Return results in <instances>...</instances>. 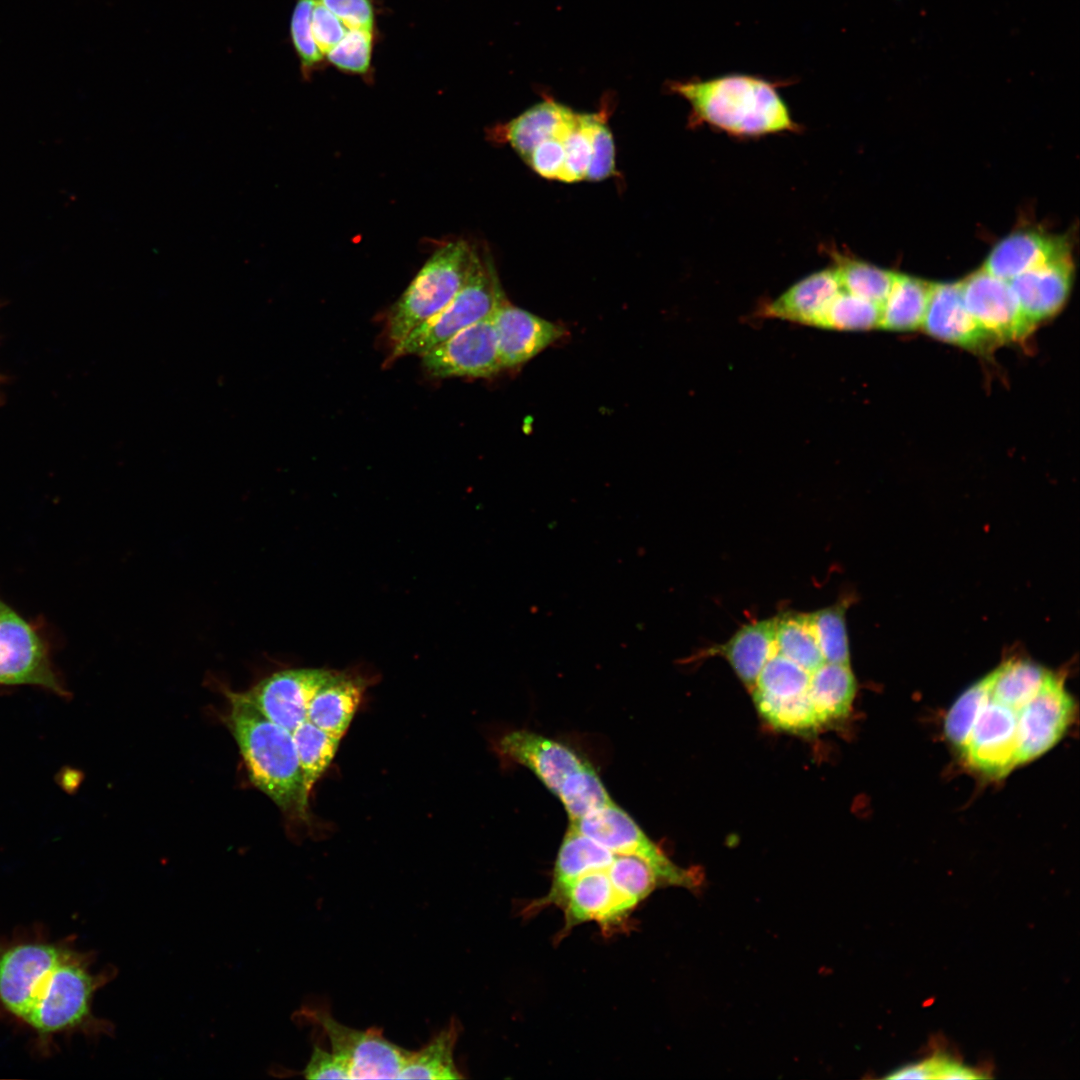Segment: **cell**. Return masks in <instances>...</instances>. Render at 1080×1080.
<instances>
[{
    "mask_svg": "<svg viewBox=\"0 0 1080 1080\" xmlns=\"http://www.w3.org/2000/svg\"><path fill=\"white\" fill-rule=\"evenodd\" d=\"M832 269L842 290L880 306L887 299L897 277V273L846 257H838Z\"/></svg>",
    "mask_w": 1080,
    "mask_h": 1080,
    "instance_id": "obj_32",
    "label": "cell"
},
{
    "mask_svg": "<svg viewBox=\"0 0 1080 1080\" xmlns=\"http://www.w3.org/2000/svg\"><path fill=\"white\" fill-rule=\"evenodd\" d=\"M228 724L252 784L282 811L304 817L308 795L292 733L265 717L242 693H229Z\"/></svg>",
    "mask_w": 1080,
    "mask_h": 1080,
    "instance_id": "obj_3",
    "label": "cell"
},
{
    "mask_svg": "<svg viewBox=\"0 0 1080 1080\" xmlns=\"http://www.w3.org/2000/svg\"><path fill=\"white\" fill-rule=\"evenodd\" d=\"M364 689L360 679L334 672L313 696L307 720L341 739L360 705Z\"/></svg>",
    "mask_w": 1080,
    "mask_h": 1080,
    "instance_id": "obj_23",
    "label": "cell"
},
{
    "mask_svg": "<svg viewBox=\"0 0 1080 1080\" xmlns=\"http://www.w3.org/2000/svg\"><path fill=\"white\" fill-rule=\"evenodd\" d=\"M593 114L577 113L576 125L563 139L565 162L560 180L577 182L585 179L591 156V127Z\"/></svg>",
    "mask_w": 1080,
    "mask_h": 1080,
    "instance_id": "obj_40",
    "label": "cell"
},
{
    "mask_svg": "<svg viewBox=\"0 0 1080 1080\" xmlns=\"http://www.w3.org/2000/svg\"><path fill=\"white\" fill-rule=\"evenodd\" d=\"M846 609L847 605L844 602H838L833 606L808 613L825 662L850 664L845 621Z\"/></svg>",
    "mask_w": 1080,
    "mask_h": 1080,
    "instance_id": "obj_37",
    "label": "cell"
},
{
    "mask_svg": "<svg viewBox=\"0 0 1080 1080\" xmlns=\"http://www.w3.org/2000/svg\"><path fill=\"white\" fill-rule=\"evenodd\" d=\"M374 34L375 31L349 29L326 54L327 61L343 72L368 74L371 68Z\"/></svg>",
    "mask_w": 1080,
    "mask_h": 1080,
    "instance_id": "obj_38",
    "label": "cell"
},
{
    "mask_svg": "<svg viewBox=\"0 0 1080 1080\" xmlns=\"http://www.w3.org/2000/svg\"><path fill=\"white\" fill-rule=\"evenodd\" d=\"M965 307L997 344L1018 342L1035 328L1006 280L983 268L959 282Z\"/></svg>",
    "mask_w": 1080,
    "mask_h": 1080,
    "instance_id": "obj_12",
    "label": "cell"
},
{
    "mask_svg": "<svg viewBox=\"0 0 1080 1080\" xmlns=\"http://www.w3.org/2000/svg\"><path fill=\"white\" fill-rule=\"evenodd\" d=\"M777 617L743 625L727 642L711 647L708 655L724 657L750 691L775 649Z\"/></svg>",
    "mask_w": 1080,
    "mask_h": 1080,
    "instance_id": "obj_21",
    "label": "cell"
},
{
    "mask_svg": "<svg viewBox=\"0 0 1080 1080\" xmlns=\"http://www.w3.org/2000/svg\"><path fill=\"white\" fill-rule=\"evenodd\" d=\"M570 826L613 854H635L643 857L656 870L663 886L673 885L692 889L701 883L700 872L674 864L646 836L637 823L614 802L575 821H570Z\"/></svg>",
    "mask_w": 1080,
    "mask_h": 1080,
    "instance_id": "obj_8",
    "label": "cell"
},
{
    "mask_svg": "<svg viewBox=\"0 0 1080 1080\" xmlns=\"http://www.w3.org/2000/svg\"><path fill=\"white\" fill-rule=\"evenodd\" d=\"M301 1015L323 1029L331 1051L347 1064L350 1079H397L409 1050L389 1041L381 1029L348 1027L320 1006L304 1007Z\"/></svg>",
    "mask_w": 1080,
    "mask_h": 1080,
    "instance_id": "obj_7",
    "label": "cell"
},
{
    "mask_svg": "<svg viewBox=\"0 0 1080 1080\" xmlns=\"http://www.w3.org/2000/svg\"><path fill=\"white\" fill-rule=\"evenodd\" d=\"M752 697L761 717L775 729L794 734H812L822 728L808 693L785 700L759 695Z\"/></svg>",
    "mask_w": 1080,
    "mask_h": 1080,
    "instance_id": "obj_34",
    "label": "cell"
},
{
    "mask_svg": "<svg viewBox=\"0 0 1080 1080\" xmlns=\"http://www.w3.org/2000/svg\"><path fill=\"white\" fill-rule=\"evenodd\" d=\"M607 873L614 888L636 905L663 886L653 866L635 854H614Z\"/></svg>",
    "mask_w": 1080,
    "mask_h": 1080,
    "instance_id": "obj_35",
    "label": "cell"
},
{
    "mask_svg": "<svg viewBox=\"0 0 1080 1080\" xmlns=\"http://www.w3.org/2000/svg\"><path fill=\"white\" fill-rule=\"evenodd\" d=\"M333 673L314 668L280 671L241 693L265 717L292 733L307 720L313 696Z\"/></svg>",
    "mask_w": 1080,
    "mask_h": 1080,
    "instance_id": "obj_14",
    "label": "cell"
},
{
    "mask_svg": "<svg viewBox=\"0 0 1080 1080\" xmlns=\"http://www.w3.org/2000/svg\"><path fill=\"white\" fill-rule=\"evenodd\" d=\"M615 173V144L601 113H594L591 127V156L585 179L600 181Z\"/></svg>",
    "mask_w": 1080,
    "mask_h": 1080,
    "instance_id": "obj_41",
    "label": "cell"
},
{
    "mask_svg": "<svg viewBox=\"0 0 1080 1080\" xmlns=\"http://www.w3.org/2000/svg\"><path fill=\"white\" fill-rule=\"evenodd\" d=\"M944 1056H934L919 1063L903 1066L890 1075L888 1079H939V1073Z\"/></svg>",
    "mask_w": 1080,
    "mask_h": 1080,
    "instance_id": "obj_46",
    "label": "cell"
},
{
    "mask_svg": "<svg viewBox=\"0 0 1080 1080\" xmlns=\"http://www.w3.org/2000/svg\"><path fill=\"white\" fill-rule=\"evenodd\" d=\"M313 5L314 0H296L290 20V39L305 78L318 69L324 59L312 35Z\"/></svg>",
    "mask_w": 1080,
    "mask_h": 1080,
    "instance_id": "obj_39",
    "label": "cell"
},
{
    "mask_svg": "<svg viewBox=\"0 0 1080 1080\" xmlns=\"http://www.w3.org/2000/svg\"><path fill=\"white\" fill-rule=\"evenodd\" d=\"M557 905L565 915L564 930L580 923L595 921L607 932L621 925L637 906L612 885L606 870H594L551 887L549 893L531 904L536 907Z\"/></svg>",
    "mask_w": 1080,
    "mask_h": 1080,
    "instance_id": "obj_10",
    "label": "cell"
},
{
    "mask_svg": "<svg viewBox=\"0 0 1080 1080\" xmlns=\"http://www.w3.org/2000/svg\"><path fill=\"white\" fill-rule=\"evenodd\" d=\"M433 378H488L503 369L491 316L482 319L421 355Z\"/></svg>",
    "mask_w": 1080,
    "mask_h": 1080,
    "instance_id": "obj_13",
    "label": "cell"
},
{
    "mask_svg": "<svg viewBox=\"0 0 1080 1080\" xmlns=\"http://www.w3.org/2000/svg\"><path fill=\"white\" fill-rule=\"evenodd\" d=\"M981 681L973 722L958 752L968 768L999 779L1018 766V722L1024 705L994 699L989 692L990 673Z\"/></svg>",
    "mask_w": 1080,
    "mask_h": 1080,
    "instance_id": "obj_6",
    "label": "cell"
},
{
    "mask_svg": "<svg viewBox=\"0 0 1080 1080\" xmlns=\"http://www.w3.org/2000/svg\"><path fill=\"white\" fill-rule=\"evenodd\" d=\"M461 1026L452 1018L446 1027L417 1051H408L397 1079L455 1080L463 1076L454 1060Z\"/></svg>",
    "mask_w": 1080,
    "mask_h": 1080,
    "instance_id": "obj_25",
    "label": "cell"
},
{
    "mask_svg": "<svg viewBox=\"0 0 1080 1080\" xmlns=\"http://www.w3.org/2000/svg\"><path fill=\"white\" fill-rule=\"evenodd\" d=\"M303 1075L307 1079H350L347 1064L319 1046H314Z\"/></svg>",
    "mask_w": 1080,
    "mask_h": 1080,
    "instance_id": "obj_45",
    "label": "cell"
},
{
    "mask_svg": "<svg viewBox=\"0 0 1080 1080\" xmlns=\"http://www.w3.org/2000/svg\"><path fill=\"white\" fill-rule=\"evenodd\" d=\"M504 296L492 263L478 257L465 284L450 303L394 346L387 362L423 355L459 331L491 316Z\"/></svg>",
    "mask_w": 1080,
    "mask_h": 1080,
    "instance_id": "obj_5",
    "label": "cell"
},
{
    "mask_svg": "<svg viewBox=\"0 0 1080 1080\" xmlns=\"http://www.w3.org/2000/svg\"><path fill=\"white\" fill-rule=\"evenodd\" d=\"M526 161L538 175L560 180L565 162L563 140L550 138L543 141L535 147Z\"/></svg>",
    "mask_w": 1080,
    "mask_h": 1080,
    "instance_id": "obj_44",
    "label": "cell"
},
{
    "mask_svg": "<svg viewBox=\"0 0 1080 1080\" xmlns=\"http://www.w3.org/2000/svg\"><path fill=\"white\" fill-rule=\"evenodd\" d=\"M1073 263L1066 254L1027 270L1008 281L1027 320L1037 324L1055 316L1071 290Z\"/></svg>",
    "mask_w": 1080,
    "mask_h": 1080,
    "instance_id": "obj_18",
    "label": "cell"
},
{
    "mask_svg": "<svg viewBox=\"0 0 1080 1080\" xmlns=\"http://www.w3.org/2000/svg\"><path fill=\"white\" fill-rule=\"evenodd\" d=\"M311 28L313 39L324 57L349 30L343 22L319 0H314Z\"/></svg>",
    "mask_w": 1080,
    "mask_h": 1080,
    "instance_id": "obj_42",
    "label": "cell"
},
{
    "mask_svg": "<svg viewBox=\"0 0 1080 1080\" xmlns=\"http://www.w3.org/2000/svg\"><path fill=\"white\" fill-rule=\"evenodd\" d=\"M304 784L310 793L314 784L332 762L340 739L310 721L302 722L292 732Z\"/></svg>",
    "mask_w": 1080,
    "mask_h": 1080,
    "instance_id": "obj_30",
    "label": "cell"
},
{
    "mask_svg": "<svg viewBox=\"0 0 1080 1080\" xmlns=\"http://www.w3.org/2000/svg\"><path fill=\"white\" fill-rule=\"evenodd\" d=\"M775 649L809 672L825 661L809 615L787 613L776 616Z\"/></svg>",
    "mask_w": 1080,
    "mask_h": 1080,
    "instance_id": "obj_29",
    "label": "cell"
},
{
    "mask_svg": "<svg viewBox=\"0 0 1080 1080\" xmlns=\"http://www.w3.org/2000/svg\"><path fill=\"white\" fill-rule=\"evenodd\" d=\"M348 29L375 31V12L371 0H319Z\"/></svg>",
    "mask_w": 1080,
    "mask_h": 1080,
    "instance_id": "obj_43",
    "label": "cell"
},
{
    "mask_svg": "<svg viewBox=\"0 0 1080 1080\" xmlns=\"http://www.w3.org/2000/svg\"><path fill=\"white\" fill-rule=\"evenodd\" d=\"M1049 673L1030 660L1010 659L990 672V695L1021 707L1039 691Z\"/></svg>",
    "mask_w": 1080,
    "mask_h": 1080,
    "instance_id": "obj_28",
    "label": "cell"
},
{
    "mask_svg": "<svg viewBox=\"0 0 1080 1080\" xmlns=\"http://www.w3.org/2000/svg\"><path fill=\"white\" fill-rule=\"evenodd\" d=\"M1070 253L1064 237L1036 231L1014 232L994 246L983 269L1010 281L1019 274Z\"/></svg>",
    "mask_w": 1080,
    "mask_h": 1080,
    "instance_id": "obj_19",
    "label": "cell"
},
{
    "mask_svg": "<svg viewBox=\"0 0 1080 1080\" xmlns=\"http://www.w3.org/2000/svg\"><path fill=\"white\" fill-rule=\"evenodd\" d=\"M577 113L555 101H544L524 111L502 128L505 141L526 160L543 141L563 140L576 125Z\"/></svg>",
    "mask_w": 1080,
    "mask_h": 1080,
    "instance_id": "obj_22",
    "label": "cell"
},
{
    "mask_svg": "<svg viewBox=\"0 0 1080 1080\" xmlns=\"http://www.w3.org/2000/svg\"><path fill=\"white\" fill-rule=\"evenodd\" d=\"M94 958L71 945L42 940L0 946V1007L41 1041L66 1032L111 1034L110 1022L92 1013L95 993L115 975L92 972Z\"/></svg>",
    "mask_w": 1080,
    "mask_h": 1080,
    "instance_id": "obj_1",
    "label": "cell"
},
{
    "mask_svg": "<svg viewBox=\"0 0 1080 1080\" xmlns=\"http://www.w3.org/2000/svg\"><path fill=\"white\" fill-rule=\"evenodd\" d=\"M503 758L529 768L553 794L585 762L568 746L527 730L505 734L498 742Z\"/></svg>",
    "mask_w": 1080,
    "mask_h": 1080,
    "instance_id": "obj_17",
    "label": "cell"
},
{
    "mask_svg": "<svg viewBox=\"0 0 1080 1080\" xmlns=\"http://www.w3.org/2000/svg\"><path fill=\"white\" fill-rule=\"evenodd\" d=\"M922 328L938 340L974 352H988L997 345L965 307L959 282L932 283Z\"/></svg>",
    "mask_w": 1080,
    "mask_h": 1080,
    "instance_id": "obj_15",
    "label": "cell"
},
{
    "mask_svg": "<svg viewBox=\"0 0 1080 1080\" xmlns=\"http://www.w3.org/2000/svg\"><path fill=\"white\" fill-rule=\"evenodd\" d=\"M931 287V282L897 274L881 306L879 327L891 331H912L922 327Z\"/></svg>",
    "mask_w": 1080,
    "mask_h": 1080,
    "instance_id": "obj_26",
    "label": "cell"
},
{
    "mask_svg": "<svg viewBox=\"0 0 1080 1080\" xmlns=\"http://www.w3.org/2000/svg\"><path fill=\"white\" fill-rule=\"evenodd\" d=\"M491 319L503 369L530 360L564 332L560 326L510 304L505 296L497 304Z\"/></svg>",
    "mask_w": 1080,
    "mask_h": 1080,
    "instance_id": "obj_16",
    "label": "cell"
},
{
    "mask_svg": "<svg viewBox=\"0 0 1080 1080\" xmlns=\"http://www.w3.org/2000/svg\"><path fill=\"white\" fill-rule=\"evenodd\" d=\"M0 685H34L66 695L47 641L35 625L1 600Z\"/></svg>",
    "mask_w": 1080,
    "mask_h": 1080,
    "instance_id": "obj_9",
    "label": "cell"
},
{
    "mask_svg": "<svg viewBox=\"0 0 1080 1080\" xmlns=\"http://www.w3.org/2000/svg\"><path fill=\"white\" fill-rule=\"evenodd\" d=\"M881 306L840 290L824 312L817 327L835 330H869L879 327Z\"/></svg>",
    "mask_w": 1080,
    "mask_h": 1080,
    "instance_id": "obj_36",
    "label": "cell"
},
{
    "mask_svg": "<svg viewBox=\"0 0 1080 1080\" xmlns=\"http://www.w3.org/2000/svg\"><path fill=\"white\" fill-rule=\"evenodd\" d=\"M779 82L748 74L673 82L694 120L736 136L793 131L797 125L781 97Z\"/></svg>",
    "mask_w": 1080,
    "mask_h": 1080,
    "instance_id": "obj_2",
    "label": "cell"
},
{
    "mask_svg": "<svg viewBox=\"0 0 1080 1080\" xmlns=\"http://www.w3.org/2000/svg\"><path fill=\"white\" fill-rule=\"evenodd\" d=\"M1075 712L1064 679L1050 672L1039 691L1022 707L1018 722V766L1035 760L1062 738Z\"/></svg>",
    "mask_w": 1080,
    "mask_h": 1080,
    "instance_id": "obj_11",
    "label": "cell"
},
{
    "mask_svg": "<svg viewBox=\"0 0 1080 1080\" xmlns=\"http://www.w3.org/2000/svg\"><path fill=\"white\" fill-rule=\"evenodd\" d=\"M811 673L774 649L751 693L775 700L798 697L808 693Z\"/></svg>",
    "mask_w": 1080,
    "mask_h": 1080,
    "instance_id": "obj_31",
    "label": "cell"
},
{
    "mask_svg": "<svg viewBox=\"0 0 1080 1080\" xmlns=\"http://www.w3.org/2000/svg\"><path fill=\"white\" fill-rule=\"evenodd\" d=\"M840 290L833 269L822 270L798 281L777 299L764 305L761 314L817 327Z\"/></svg>",
    "mask_w": 1080,
    "mask_h": 1080,
    "instance_id": "obj_20",
    "label": "cell"
},
{
    "mask_svg": "<svg viewBox=\"0 0 1080 1080\" xmlns=\"http://www.w3.org/2000/svg\"><path fill=\"white\" fill-rule=\"evenodd\" d=\"M478 257L464 240L450 241L432 254L387 311L384 332L392 348L450 303Z\"/></svg>",
    "mask_w": 1080,
    "mask_h": 1080,
    "instance_id": "obj_4",
    "label": "cell"
},
{
    "mask_svg": "<svg viewBox=\"0 0 1080 1080\" xmlns=\"http://www.w3.org/2000/svg\"><path fill=\"white\" fill-rule=\"evenodd\" d=\"M557 796L575 821L613 801L594 769L585 761L563 781Z\"/></svg>",
    "mask_w": 1080,
    "mask_h": 1080,
    "instance_id": "obj_33",
    "label": "cell"
},
{
    "mask_svg": "<svg viewBox=\"0 0 1080 1080\" xmlns=\"http://www.w3.org/2000/svg\"><path fill=\"white\" fill-rule=\"evenodd\" d=\"M808 695L822 728L845 720L856 695L850 664L824 662L811 673Z\"/></svg>",
    "mask_w": 1080,
    "mask_h": 1080,
    "instance_id": "obj_24",
    "label": "cell"
},
{
    "mask_svg": "<svg viewBox=\"0 0 1080 1080\" xmlns=\"http://www.w3.org/2000/svg\"><path fill=\"white\" fill-rule=\"evenodd\" d=\"M613 858L611 851L569 826L556 858L551 887L590 871L606 870Z\"/></svg>",
    "mask_w": 1080,
    "mask_h": 1080,
    "instance_id": "obj_27",
    "label": "cell"
}]
</instances>
